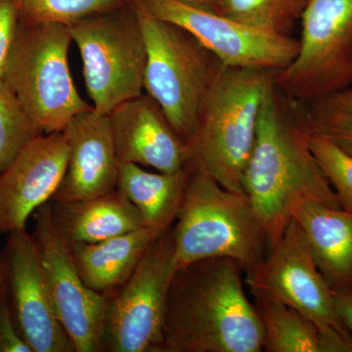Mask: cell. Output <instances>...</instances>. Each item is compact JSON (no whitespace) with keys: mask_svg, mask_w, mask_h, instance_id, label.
Returning a JSON list of instances; mask_svg holds the SVG:
<instances>
[{"mask_svg":"<svg viewBox=\"0 0 352 352\" xmlns=\"http://www.w3.org/2000/svg\"><path fill=\"white\" fill-rule=\"evenodd\" d=\"M230 258L177 268L166 298L163 352H261L263 324Z\"/></svg>","mask_w":352,"mask_h":352,"instance_id":"cell-1","label":"cell"},{"mask_svg":"<svg viewBox=\"0 0 352 352\" xmlns=\"http://www.w3.org/2000/svg\"><path fill=\"white\" fill-rule=\"evenodd\" d=\"M307 127L282 111L274 82L264 98L256 141L244 175V192L274 244L298 203L340 208L337 196L308 145Z\"/></svg>","mask_w":352,"mask_h":352,"instance_id":"cell-2","label":"cell"},{"mask_svg":"<svg viewBox=\"0 0 352 352\" xmlns=\"http://www.w3.org/2000/svg\"><path fill=\"white\" fill-rule=\"evenodd\" d=\"M170 232L177 268L201 259L230 258L245 273L267 254V235L245 193L224 188L190 166L182 206Z\"/></svg>","mask_w":352,"mask_h":352,"instance_id":"cell-3","label":"cell"},{"mask_svg":"<svg viewBox=\"0 0 352 352\" xmlns=\"http://www.w3.org/2000/svg\"><path fill=\"white\" fill-rule=\"evenodd\" d=\"M272 72L222 67L208 92L198 129L190 143V166L205 171L224 188L245 193L251 157Z\"/></svg>","mask_w":352,"mask_h":352,"instance_id":"cell-4","label":"cell"},{"mask_svg":"<svg viewBox=\"0 0 352 352\" xmlns=\"http://www.w3.org/2000/svg\"><path fill=\"white\" fill-rule=\"evenodd\" d=\"M144 36V89L190 145L204 102L222 65L190 32L155 17L142 0H129Z\"/></svg>","mask_w":352,"mask_h":352,"instance_id":"cell-5","label":"cell"},{"mask_svg":"<svg viewBox=\"0 0 352 352\" xmlns=\"http://www.w3.org/2000/svg\"><path fill=\"white\" fill-rule=\"evenodd\" d=\"M69 27L20 21L2 80L41 133L63 131L91 110L74 85L69 67Z\"/></svg>","mask_w":352,"mask_h":352,"instance_id":"cell-6","label":"cell"},{"mask_svg":"<svg viewBox=\"0 0 352 352\" xmlns=\"http://www.w3.org/2000/svg\"><path fill=\"white\" fill-rule=\"evenodd\" d=\"M82 56L92 107L109 115L143 94L147 53L142 29L131 1L69 25Z\"/></svg>","mask_w":352,"mask_h":352,"instance_id":"cell-7","label":"cell"},{"mask_svg":"<svg viewBox=\"0 0 352 352\" xmlns=\"http://www.w3.org/2000/svg\"><path fill=\"white\" fill-rule=\"evenodd\" d=\"M300 21L296 57L272 76L305 105L352 87V0H308Z\"/></svg>","mask_w":352,"mask_h":352,"instance_id":"cell-8","label":"cell"},{"mask_svg":"<svg viewBox=\"0 0 352 352\" xmlns=\"http://www.w3.org/2000/svg\"><path fill=\"white\" fill-rule=\"evenodd\" d=\"M176 270L170 229L149 245L117 294L109 296L103 351L163 352L166 298Z\"/></svg>","mask_w":352,"mask_h":352,"instance_id":"cell-9","label":"cell"},{"mask_svg":"<svg viewBox=\"0 0 352 352\" xmlns=\"http://www.w3.org/2000/svg\"><path fill=\"white\" fill-rule=\"evenodd\" d=\"M245 286L295 308L329 333L352 342L333 303V294L317 268L305 231L295 219L254 270Z\"/></svg>","mask_w":352,"mask_h":352,"instance_id":"cell-10","label":"cell"},{"mask_svg":"<svg viewBox=\"0 0 352 352\" xmlns=\"http://www.w3.org/2000/svg\"><path fill=\"white\" fill-rule=\"evenodd\" d=\"M159 19L190 32L227 68L280 71L298 50V39L263 31L178 0H142Z\"/></svg>","mask_w":352,"mask_h":352,"instance_id":"cell-11","label":"cell"},{"mask_svg":"<svg viewBox=\"0 0 352 352\" xmlns=\"http://www.w3.org/2000/svg\"><path fill=\"white\" fill-rule=\"evenodd\" d=\"M34 214V237L58 318L76 352L103 351L109 296L90 289L78 274L71 245L53 221L50 201Z\"/></svg>","mask_w":352,"mask_h":352,"instance_id":"cell-12","label":"cell"},{"mask_svg":"<svg viewBox=\"0 0 352 352\" xmlns=\"http://www.w3.org/2000/svg\"><path fill=\"white\" fill-rule=\"evenodd\" d=\"M2 280L14 318L32 352H76L58 318L34 235L8 234Z\"/></svg>","mask_w":352,"mask_h":352,"instance_id":"cell-13","label":"cell"},{"mask_svg":"<svg viewBox=\"0 0 352 352\" xmlns=\"http://www.w3.org/2000/svg\"><path fill=\"white\" fill-rule=\"evenodd\" d=\"M64 131L41 134L0 175V233L25 229L28 219L56 193L68 163Z\"/></svg>","mask_w":352,"mask_h":352,"instance_id":"cell-14","label":"cell"},{"mask_svg":"<svg viewBox=\"0 0 352 352\" xmlns=\"http://www.w3.org/2000/svg\"><path fill=\"white\" fill-rule=\"evenodd\" d=\"M109 117L120 164H136L164 173L189 166L188 144L147 94L120 104Z\"/></svg>","mask_w":352,"mask_h":352,"instance_id":"cell-15","label":"cell"},{"mask_svg":"<svg viewBox=\"0 0 352 352\" xmlns=\"http://www.w3.org/2000/svg\"><path fill=\"white\" fill-rule=\"evenodd\" d=\"M68 163L54 201L87 200L117 189L120 163L109 115L91 110L78 113L63 131Z\"/></svg>","mask_w":352,"mask_h":352,"instance_id":"cell-16","label":"cell"},{"mask_svg":"<svg viewBox=\"0 0 352 352\" xmlns=\"http://www.w3.org/2000/svg\"><path fill=\"white\" fill-rule=\"evenodd\" d=\"M307 235L317 268L333 295L352 296V214L319 204H296L292 210Z\"/></svg>","mask_w":352,"mask_h":352,"instance_id":"cell-17","label":"cell"},{"mask_svg":"<svg viewBox=\"0 0 352 352\" xmlns=\"http://www.w3.org/2000/svg\"><path fill=\"white\" fill-rule=\"evenodd\" d=\"M51 214L69 245L101 242L145 226L138 208L118 188L87 200L52 201Z\"/></svg>","mask_w":352,"mask_h":352,"instance_id":"cell-18","label":"cell"},{"mask_svg":"<svg viewBox=\"0 0 352 352\" xmlns=\"http://www.w3.org/2000/svg\"><path fill=\"white\" fill-rule=\"evenodd\" d=\"M159 235L148 227L92 244L71 245L76 270L90 289L112 295L131 276Z\"/></svg>","mask_w":352,"mask_h":352,"instance_id":"cell-19","label":"cell"},{"mask_svg":"<svg viewBox=\"0 0 352 352\" xmlns=\"http://www.w3.org/2000/svg\"><path fill=\"white\" fill-rule=\"evenodd\" d=\"M264 332L267 352H352V342L322 330L295 308L251 292Z\"/></svg>","mask_w":352,"mask_h":352,"instance_id":"cell-20","label":"cell"},{"mask_svg":"<svg viewBox=\"0 0 352 352\" xmlns=\"http://www.w3.org/2000/svg\"><path fill=\"white\" fill-rule=\"evenodd\" d=\"M189 173L190 164L177 173H164L120 164L117 188L138 208L145 226L161 236L175 221Z\"/></svg>","mask_w":352,"mask_h":352,"instance_id":"cell-21","label":"cell"},{"mask_svg":"<svg viewBox=\"0 0 352 352\" xmlns=\"http://www.w3.org/2000/svg\"><path fill=\"white\" fill-rule=\"evenodd\" d=\"M305 105L302 120L308 133L329 139L352 156V87Z\"/></svg>","mask_w":352,"mask_h":352,"instance_id":"cell-22","label":"cell"},{"mask_svg":"<svg viewBox=\"0 0 352 352\" xmlns=\"http://www.w3.org/2000/svg\"><path fill=\"white\" fill-rule=\"evenodd\" d=\"M308 0H222L221 14L263 31L291 36Z\"/></svg>","mask_w":352,"mask_h":352,"instance_id":"cell-23","label":"cell"},{"mask_svg":"<svg viewBox=\"0 0 352 352\" xmlns=\"http://www.w3.org/2000/svg\"><path fill=\"white\" fill-rule=\"evenodd\" d=\"M20 21L69 25L120 8L126 0H15Z\"/></svg>","mask_w":352,"mask_h":352,"instance_id":"cell-24","label":"cell"},{"mask_svg":"<svg viewBox=\"0 0 352 352\" xmlns=\"http://www.w3.org/2000/svg\"><path fill=\"white\" fill-rule=\"evenodd\" d=\"M41 134L10 87L0 80V175L25 145Z\"/></svg>","mask_w":352,"mask_h":352,"instance_id":"cell-25","label":"cell"},{"mask_svg":"<svg viewBox=\"0 0 352 352\" xmlns=\"http://www.w3.org/2000/svg\"><path fill=\"white\" fill-rule=\"evenodd\" d=\"M308 145L337 196L342 210L352 214V156L332 141L308 135Z\"/></svg>","mask_w":352,"mask_h":352,"instance_id":"cell-26","label":"cell"},{"mask_svg":"<svg viewBox=\"0 0 352 352\" xmlns=\"http://www.w3.org/2000/svg\"><path fill=\"white\" fill-rule=\"evenodd\" d=\"M0 352H32L14 318L3 280L0 283Z\"/></svg>","mask_w":352,"mask_h":352,"instance_id":"cell-27","label":"cell"},{"mask_svg":"<svg viewBox=\"0 0 352 352\" xmlns=\"http://www.w3.org/2000/svg\"><path fill=\"white\" fill-rule=\"evenodd\" d=\"M19 23L15 0H0V80L3 78Z\"/></svg>","mask_w":352,"mask_h":352,"instance_id":"cell-28","label":"cell"},{"mask_svg":"<svg viewBox=\"0 0 352 352\" xmlns=\"http://www.w3.org/2000/svg\"><path fill=\"white\" fill-rule=\"evenodd\" d=\"M333 303L340 320L352 333V296L333 295Z\"/></svg>","mask_w":352,"mask_h":352,"instance_id":"cell-29","label":"cell"},{"mask_svg":"<svg viewBox=\"0 0 352 352\" xmlns=\"http://www.w3.org/2000/svg\"><path fill=\"white\" fill-rule=\"evenodd\" d=\"M178 1L221 14L222 0H178Z\"/></svg>","mask_w":352,"mask_h":352,"instance_id":"cell-30","label":"cell"},{"mask_svg":"<svg viewBox=\"0 0 352 352\" xmlns=\"http://www.w3.org/2000/svg\"><path fill=\"white\" fill-rule=\"evenodd\" d=\"M2 280V271H1V264H0V283H1Z\"/></svg>","mask_w":352,"mask_h":352,"instance_id":"cell-31","label":"cell"}]
</instances>
